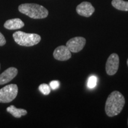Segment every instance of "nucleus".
I'll list each match as a JSON object with an SVG mask.
<instances>
[{"label":"nucleus","mask_w":128,"mask_h":128,"mask_svg":"<svg viewBox=\"0 0 128 128\" xmlns=\"http://www.w3.org/2000/svg\"><path fill=\"white\" fill-rule=\"evenodd\" d=\"M18 94V86L16 84L7 85L0 89V103H8L13 101Z\"/></svg>","instance_id":"20e7f679"},{"label":"nucleus","mask_w":128,"mask_h":128,"mask_svg":"<svg viewBox=\"0 0 128 128\" xmlns=\"http://www.w3.org/2000/svg\"><path fill=\"white\" fill-rule=\"evenodd\" d=\"M124 104L125 99L123 94L118 91H114L108 96L106 102V113L109 117L117 116L123 110Z\"/></svg>","instance_id":"f257e3e1"},{"label":"nucleus","mask_w":128,"mask_h":128,"mask_svg":"<svg viewBox=\"0 0 128 128\" xmlns=\"http://www.w3.org/2000/svg\"><path fill=\"white\" fill-rule=\"evenodd\" d=\"M97 77L95 76H91L90 77L88 78L87 82V86L89 88H93L97 85Z\"/></svg>","instance_id":"4468645a"},{"label":"nucleus","mask_w":128,"mask_h":128,"mask_svg":"<svg viewBox=\"0 0 128 128\" xmlns=\"http://www.w3.org/2000/svg\"><path fill=\"white\" fill-rule=\"evenodd\" d=\"M14 41L18 45L23 46H33L38 44L41 40V37L34 33H26L22 31H17L13 33Z\"/></svg>","instance_id":"7ed1b4c3"},{"label":"nucleus","mask_w":128,"mask_h":128,"mask_svg":"<svg viewBox=\"0 0 128 128\" xmlns=\"http://www.w3.org/2000/svg\"><path fill=\"white\" fill-rule=\"evenodd\" d=\"M86 44V39L82 37H76L70 39L66 42V46L73 53H77L84 48Z\"/></svg>","instance_id":"423d86ee"},{"label":"nucleus","mask_w":128,"mask_h":128,"mask_svg":"<svg viewBox=\"0 0 128 128\" xmlns=\"http://www.w3.org/2000/svg\"><path fill=\"white\" fill-rule=\"evenodd\" d=\"M127 65H128V59L127 60Z\"/></svg>","instance_id":"f3484780"},{"label":"nucleus","mask_w":128,"mask_h":128,"mask_svg":"<svg viewBox=\"0 0 128 128\" xmlns=\"http://www.w3.org/2000/svg\"><path fill=\"white\" fill-rule=\"evenodd\" d=\"M18 70L14 67L8 68L0 74V85H4L9 82L17 76Z\"/></svg>","instance_id":"1a4fd4ad"},{"label":"nucleus","mask_w":128,"mask_h":128,"mask_svg":"<svg viewBox=\"0 0 128 128\" xmlns=\"http://www.w3.org/2000/svg\"><path fill=\"white\" fill-rule=\"evenodd\" d=\"M119 66V57L118 54H112L106 64V71L108 76L116 74Z\"/></svg>","instance_id":"39448f33"},{"label":"nucleus","mask_w":128,"mask_h":128,"mask_svg":"<svg viewBox=\"0 0 128 128\" xmlns=\"http://www.w3.org/2000/svg\"><path fill=\"white\" fill-rule=\"evenodd\" d=\"M4 26L8 30H17L23 28L24 23L20 18H12L6 21Z\"/></svg>","instance_id":"9d476101"},{"label":"nucleus","mask_w":128,"mask_h":128,"mask_svg":"<svg viewBox=\"0 0 128 128\" xmlns=\"http://www.w3.org/2000/svg\"><path fill=\"white\" fill-rule=\"evenodd\" d=\"M49 86H50V88L56 90L60 86V82L58 81H52L49 84Z\"/></svg>","instance_id":"2eb2a0df"},{"label":"nucleus","mask_w":128,"mask_h":128,"mask_svg":"<svg viewBox=\"0 0 128 128\" xmlns=\"http://www.w3.org/2000/svg\"><path fill=\"white\" fill-rule=\"evenodd\" d=\"M6 44V40L5 39V37L4 36V35L0 32V46H4Z\"/></svg>","instance_id":"dca6fc26"},{"label":"nucleus","mask_w":128,"mask_h":128,"mask_svg":"<svg viewBox=\"0 0 128 128\" xmlns=\"http://www.w3.org/2000/svg\"><path fill=\"white\" fill-rule=\"evenodd\" d=\"M7 112L12 114L14 118H20L23 116H25L28 113L26 110L22 109V108H17L14 106H10L7 108Z\"/></svg>","instance_id":"9b49d317"},{"label":"nucleus","mask_w":128,"mask_h":128,"mask_svg":"<svg viewBox=\"0 0 128 128\" xmlns=\"http://www.w3.org/2000/svg\"><path fill=\"white\" fill-rule=\"evenodd\" d=\"M39 90L44 95H48L50 92V87L46 84H40L39 87Z\"/></svg>","instance_id":"ddd939ff"},{"label":"nucleus","mask_w":128,"mask_h":128,"mask_svg":"<svg viewBox=\"0 0 128 128\" xmlns=\"http://www.w3.org/2000/svg\"><path fill=\"white\" fill-rule=\"evenodd\" d=\"M0 68H1V64H0Z\"/></svg>","instance_id":"a211bd4d"},{"label":"nucleus","mask_w":128,"mask_h":128,"mask_svg":"<svg viewBox=\"0 0 128 128\" xmlns=\"http://www.w3.org/2000/svg\"><path fill=\"white\" fill-rule=\"evenodd\" d=\"M76 10L79 15L83 17H89L94 13L95 8L90 2L84 1L77 6Z\"/></svg>","instance_id":"6e6552de"},{"label":"nucleus","mask_w":128,"mask_h":128,"mask_svg":"<svg viewBox=\"0 0 128 128\" xmlns=\"http://www.w3.org/2000/svg\"><path fill=\"white\" fill-rule=\"evenodd\" d=\"M112 5L117 10L124 12H128V1L124 0H113Z\"/></svg>","instance_id":"f8f14e48"},{"label":"nucleus","mask_w":128,"mask_h":128,"mask_svg":"<svg viewBox=\"0 0 128 128\" xmlns=\"http://www.w3.org/2000/svg\"><path fill=\"white\" fill-rule=\"evenodd\" d=\"M19 12L32 18L42 19L48 17L49 12L44 6L34 3H26L18 6Z\"/></svg>","instance_id":"f03ea898"},{"label":"nucleus","mask_w":128,"mask_h":128,"mask_svg":"<svg viewBox=\"0 0 128 128\" xmlns=\"http://www.w3.org/2000/svg\"><path fill=\"white\" fill-rule=\"evenodd\" d=\"M53 55L55 60L60 61H65L71 58V52L69 50L66 46L62 45L56 48Z\"/></svg>","instance_id":"0eeeda50"},{"label":"nucleus","mask_w":128,"mask_h":128,"mask_svg":"<svg viewBox=\"0 0 128 128\" xmlns=\"http://www.w3.org/2000/svg\"></svg>","instance_id":"6ab92c4d"}]
</instances>
